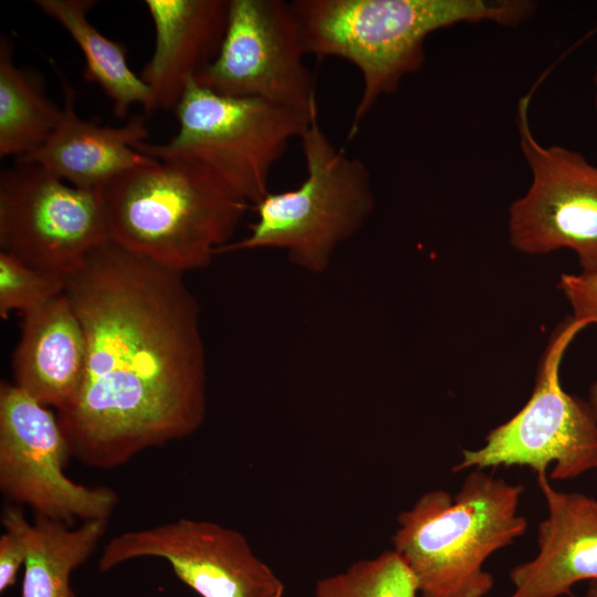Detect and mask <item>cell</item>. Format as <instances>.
<instances>
[{
	"mask_svg": "<svg viewBox=\"0 0 597 597\" xmlns=\"http://www.w3.org/2000/svg\"><path fill=\"white\" fill-rule=\"evenodd\" d=\"M64 292L86 343L81 387L57 412L70 454L113 469L193 433L206 416V364L184 274L108 241Z\"/></svg>",
	"mask_w": 597,
	"mask_h": 597,
	"instance_id": "obj_1",
	"label": "cell"
},
{
	"mask_svg": "<svg viewBox=\"0 0 597 597\" xmlns=\"http://www.w3.org/2000/svg\"><path fill=\"white\" fill-rule=\"evenodd\" d=\"M306 54L336 56L360 72L363 90L350 133L402 78L425 61L428 35L458 23L524 22L535 10L528 0H294Z\"/></svg>",
	"mask_w": 597,
	"mask_h": 597,
	"instance_id": "obj_2",
	"label": "cell"
},
{
	"mask_svg": "<svg viewBox=\"0 0 597 597\" xmlns=\"http://www.w3.org/2000/svg\"><path fill=\"white\" fill-rule=\"evenodd\" d=\"M111 241L169 270L206 268L251 205L199 165L158 160L100 189Z\"/></svg>",
	"mask_w": 597,
	"mask_h": 597,
	"instance_id": "obj_3",
	"label": "cell"
},
{
	"mask_svg": "<svg viewBox=\"0 0 597 597\" xmlns=\"http://www.w3.org/2000/svg\"><path fill=\"white\" fill-rule=\"evenodd\" d=\"M524 486L473 470L452 495L423 493L397 517L392 551L416 579L419 597H484L494 585L486 559L527 528L519 514Z\"/></svg>",
	"mask_w": 597,
	"mask_h": 597,
	"instance_id": "obj_4",
	"label": "cell"
},
{
	"mask_svg": "<svg viewBox=\"0 0 597 597\" xmlns=\"http://www.w3.org/2000/svg\"><path fill=\"white\" fill-rule=\"evenodd\" d=\"M306 176L295 189L269 191L251 209L256 219L244 238L217 254L281 249L292 262L324 271L336 249L354 235L374 209L367 166L337 148L322 127L318 111L300 138Z\"/></svg>",
	"mask_w": 597,
	"mask_h": 597,
	"instance_id": "obj_5",
	"label": "cell"
},
{
	"mask_svg": "<svg viewBox=\"0 0 597 597\" xmlns=\"http://www.w3.org/2000/svg\"><path fill=\"white\" fill-rule=\"evenodd\" d=\"M317 111L226 96L193 80L175 108L177 133L167 143L134 148L154 159L199 165L252 207L270 191L273 167Z\"/></svg>",
	"mask_w": 597,
	"mask_h": 597,
	"instance_id": "obj_6",
	"label": "cell"
},
{
	"mask_svg": "<svg viewBox=\"0 0 597 597\" xmlns=\"http://www.w3.org/2000/svg\"><path fill=\"white\" fill-rule=\"evenodd\" d=\"M589 326L569 317L552 335L534 389L511 419L492 429L478 449H464L453 472L498 467H528L554 481L597 469V422L587 401L568 394L561 383L563 357L579 332Z\"/></svg>",
	"mask_w": 597,
	"mask_h": 597,
	"instance_id": "obj_7",
	"label": "cell"
},
{
	"mask_svg": "<svg viewBox=\"0 0 597 597\" xmlns=\"http://www.w3.org/2000/svg\"><path fill=\"white\" fill-rule=\"evenodd\" d=\"M108 241L100 190L69 185L32 163L1 171V252L67 277Z\"/></svg>",
	"mask_w": 597,
	"mask_h": 597,
	"instance_id": "obj_8",
	"label": "cell"
},
{
	"mask_svg": "<svg viewBox=\"0 0 597 597\" xmlns=\"http://www.w3.org/2000/svg\"><path fill=\"white\" fill-rule=\"evenodd\" d=\"M531 94L519 102L520 147L532 172L526 192L509 209V238L517 251L547 254L568 249L582 271L597 270V166L563 146H544L530 119Z\"/></svg>",
	"mask_w": 597,
	"mask_h": 597,
	"instance_id": "obj_9",
	"label": "cell"
},
{
	"mask_svg": "<svg viewBox=\"0 0 597 597\" xmlns=\"http://www.w3.org/2000/svg\"><path fill=\"white\" fill-rule=\"evenodd\" d=\"M65 437L46 406L2 381L0 386V489L36 516L71 525L75 520H107L117 494L86 486L63 471L70 457Z\"/></svg>",
	"mask_w": 597,
	"mask_h": 597,
	"instance_id": "obj_10",
	"label": "cell"
},
{
	"mask_svg": "<svg viewBox=\"0 0 597 597\" xmlns=\"http://www.w3.org/2000/svg\"><path fill=\"white\" fill-rule=\"evenodd\" d=\"M291 3L229 0L219 52L195 80L214 93L303 112L317 108L315 82Z\"/></svg>",
	"mask_w": 597,
	"mask_h": 597,
	"instance_id": "obj_11",
	"label": "cell"
},
{
	"mask_svg": "<svg viewBox=\"0 0 597 597\" xmlns=\"http://www.w3.org/2000/svg\"><path fill=\"white\" fill-rule=\"evenodd\" d=\"M165 559L200 597H283L284 585L238 531L206 520L178 519L111 538L98 558L107 572L135 558Z\"/></svg>",
	"mask_w": 597,
	"mask_h": 597,
	"instance_id": "obj_12",
	"label": "cell"
},
{
	"mask_svg": "<svg viewBox=\"0 0 597 597\" xmlns=\"http://www.w3.org/2000/svg\"><path fill=\"white\" fill-rule=\"evenodd\" d=\"M536 482L547 514L537 527V554L509 573V597H559L582 580L597 579V499L559 491L544 472Z\"/></svg>",
	"mask_w": 597,
	"mask_h": 597,
	"instance_id": "obj_13",
	"label": "cell"
},
{
	"mask_svg": "<svg viewBox=\"0 0 597 597\" xmlns=\"http://www.w3.org/2000/svg\"><path fill=\"white\" fill-rule=\"evenodd\" d=\"M155 45L139 76L151 94L149 113L175 111L191 81L217 56L229 0H145Z\"/></svg>",
	"mask_w": 597,
	"mask_h": 597,
	"instance_id": "obj_14",
	"label": "cell"
},
{
	"mask_svg": "<svg viewBox=\"0 0 597 597\" xmlns=\"http://www.w3.org/2000/svg\"><path fill=\"white\" fill-rule=\"evenodd\" d=\"M56 74L63 92L57 124L41 146L15 161L36 164L74 187L100 190L123 171L153 159L134 148L149 136L144 116L135 115L117 127L83 119L73 86L61 72Z\"/></svg>",
	"mask_w": 597,
	"mask_h": 597,
	"instance_id": "obj_15",
	"label": "cell"
},
{
	"mask_svg": "<svg viewBox=\"0 0 597 597\" xmlns=\"http://www.w3.org/2000/svg\"><path fill=\"white\" fill-rule=\"evenodd\" d=\"M85 357L81 321L63 292L22 315L12 357L13 384L59 412L73 401L81 387Z\"/></svg>",
	"mask_w": 597,
	"mask_h": 597,
	"instance_id": "obj_16",
	"label": "cell"
},
{
	"mask_svg": "<svg viewBox=\"0 0 597 597\" xmlns=\"http://www.w3.org/2000/svg\"><path fill=\"white\" fill-rule=\"evenodd\" d=\"M6 530L15 532L27 549L21 597H74L70 578L85 563L104 536L107 520L84 521L76 528L36 516L29 523L21 510L7 507Z\"/></svg>",
	"mask_w": 597,
	"mask_h": 597,
	"instance_id": "obj_17",
	"label": "cell"
},
{
	"mask_svg": "<svg viewBox=\"0 0 597 597\" xmlns=\"http://www.w3.org/2000/svg\"><path fill=\"white\" fill-rule=\"evenodd\" d=\"M44 14L59 22L77 44L84 56L83 77L100 86L113 104L118 118L127 116L139 104L146 113L151 94L129 66L126 48L98 31L88 20L94 0H35Z\"/></svg>",
	"mask_w": 597,
	"mask_h": 597,
	"instance_id": "obj_18",
	"label": "cell"
},
{
	"mask_svg": "<svg viewBox=\"0 0 597 597\" xmlns=\"http://www.w3.org/2000/svg\"><path fill=\"white\" fill-rule=\"evenodd\" d=\"M61 107L43 77L14 61L13 42L0 39V157L19 159L41 146L57 124Z\"/></svg>",
	"mask_w": 597,
	"mask_h": 597,
	"instance_id": "obj_19",
	"label": "cell"
},
{
	"mask_svg": "<svg viewBox=\"0 0 597 597\" xmlns=\"http://www.w3.org/2000/svg\"><path fill=\"white\" fill-rule=\"evenodd\" d=\"M416 579L392 551L358 561L342 573L320 579L314 597H417Z\"/></svg>",
	"mask_w": 597,
	"mask_h": 597,
	"instance_id": "obj_20",
	"label": "cell"
},
{
	"mask_svg": "<svg viewBox=\"0 0 597 597\" xmlns=\"http://www.w3.org/2000/svg\"><path fill=\"white\" fill-rule=\"evenodd\" d=\"M66 276L30 266L0 251V316L27 314L65 290Z\"/></svg>",
	"mask_w": 597,
	"mask_h": 597,
	"instance_id": "obj_21",
	"label": "cell"
},
{
	"mask_svg": "<svg viewBox=\"0 0 597 597\" xmlns=\"http://www.w3.org/2000/svg\"><path fill=\"white\" fill-rule=\"evenodd\" d=\"M558 289L568 302L574 320L597 326V270L562 274Z\"/></svg>",
	"mask_w": 597,
	"mask_h": 597,
	"instance_id": "obj_22",
	"label": "cell"
},
{
	"mask_svg": "<svg viewBox=\"0 0 597 597\" xmlns=\"http://www.w3.org/2000/svg\"><path fill=\"white\" fill-rule=\"evenodd\" d=\"M27 549L20 536L6 530L0 536V591L15 584L21 566H24Z\"/></svg>",
	"mask_w": 597,
	"mask_h": 597,
	"instance_id": "obj_23",
	"label": "cell"
},
{
	"mask_svg": "<svg viewBox=\"0 0 597 597\" xmlns=\"http://www.w3.org/2000/svg\"><path fill=\"white\" fill-rule=\"evenodd\" d=\"M587 402L595 416L596 422H597V378L591 383L589 387L588 392V399ZM597 471V469H596Z\"/></svg>",
	"mask_w": 597,
	"mask_h": 597,
	"instance_id": "obj_24",
	"label": "cell"
},
{
	"mask_svg": "<svg viewBox=\"0 0 597 597\" xmlns=\"http://www.w3.org/2000/svg\"><path fill=\"white\" fill-rule=\"evenodd\" d=\"M584 597H597V579L588 582V587Z\"/></svg>",
	"mask_w": 597,
	"mask_h": 597,
	"instance_id": "obj_25",
	"label": "cell"
},
{
	"mask_svg": "<svg viewBox=\"0 0 597 597\" xmlns=\"http://www.w3.org/2000/svg\"><path fill=\"white\" fill-rule=\"evenodd\" d=\"M594 84H595V90H596V93H595V107L597 109V67H596V72H595V75H594Z\"/></svg>",
	"mask_w": 597,
	"mask_h": 597,
	"instance_id": "obj_26",
	"label": "cell"
}]
</instances>
